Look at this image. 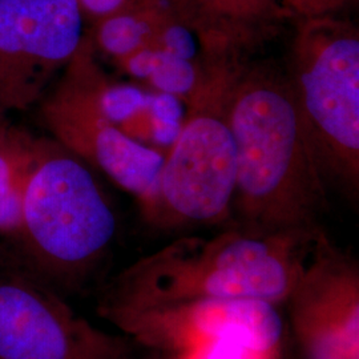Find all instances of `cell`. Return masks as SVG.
I'll list each match as a JSON object with an SVG mask.
<instances>
[{"label": "cell", "mask_w": 359, "mask_h": 359, "mask_svg": "<svg viewBox=\"0 0 359 359\" xmlns=\"http://www.w3.org/2000/svg\"><path fill=\"white\" fill-rule=\"evenodd\" d=\"M3 130H4V129L0 128V136H1V133H3Z\"/></svg>", "instance_id": "obj_20"}, {"label": "cell", "mask_w": 359, "mask_h": 359, "mask_svg": "<svg viewBox=\"0 0 359 359\" xmlns=\"http://www.w3.org/2000/svg\"><path fill=\"white\" fill-rule=\"evenodd\" d=\"M170 13L164 0H130L126 7L93 23V48L114 60L145 47Z\"/></svg>", "instance_id": "obj_13"}, {"label": "cell", "mask_w": 359, "mask_h": 359, "mask_svg": "<svg viewBox=\"0 0 359 359\" xmlns=\"http://www.w3.org/2000/svg\"><path fill=\"white\" fill-rule=\"evenodd\" d=\"M170 15L197 40L198 59L236 65L276 38L289 13L280 0H164Z\"/></svg>", "instance_id": "obj_11"}, {"label": "cell", "mask_w": 359, "mask_h": 359, "mask_svg": "<svg viewBox=\"0 0 359 359\" xmlns=\"http://www.w3.org/2000/svg\"><path fill=\"white\" fill-rule=\"evenodd\" d=\"M304 359H359L357 262L320 231L286 301Z\"/></svg>", "instance_id": "obj_10"}, {"label": "cell", "mask_w": 359, "mask_h": 359, "mask_svg": "<svg viewBox=\"0 0 359 359\" xmlns=\"http://www.w3.org/2000/svg\"><path fill=\"white\" fill-rule=\"evenodd\" d=\"M48 142L3 130L0 136V234L18 237L27 187Z\"/></svg>", "instance_id": "obj_12"}, {"label": "cell", "mask_w": 359, "mask_h": 359, "mask_svg": "<svg viewBox=\"0 0 359 359\" xmlns=\"http://www.w3.org/2000/svg\"><path fill=\"white\" fill-rule=\"evenodd\" d=\"M130 0H77L86 19L93 23L126 7Z\"/></svg>", "instance_id": "obj_19"}, {"label": "cell", "mask_w": 359, "mask_h": 359, "mask_svg": "<svg viewBox=\"0 0 359 359\" xmlns=\"http://www.w3.org/2000/svg\"><path fill=\"white\" fill-rule=\"evenodd\" d=\"M148 44H152L156 48L179 56L181 59L198 60V44L192 31L181 25L172 15L158 27Z\"/></svg>", "instance_id": "obj_16"}, {"label": "cell", "mask_w": 359, "mask_h": 359, "mask_svg": "<svg viewBox=\"0 0 359 359\" xmlns=\"http://www.w3.org/2000/svg\"><path fill=\"white\" fill-rule=\"evenodd\" d=\"M77 0H0V114L41 97L86 40Z\"/></svg>", "instance_id": "obj_9"}, {"label": "cell", "mask_w": 359, "mask_h": 359, "mask_svg": "<svg viewBox=\"0 0 359 359\" xmlns=\"http://www.w3.org/2000/svg\"><path fill=\"white\" fill-rule=\"evenodd\" d=\"M268 355L259 354L241 342L222 338L210 341L201 346L196 347L192 351L180 355L179 359H268Z\"/></svg>", "instance_id": "obj_17"}, {"label": "cell", "mask_w": 359, "mask_h": 359, "mask_svg": "<svg viewBox=\"0 0 359 359\" xmlns=\"http://www.w3.org/2000/svg\"><path fill=\"white\" fill-rule=\"evenodd\" d=\"M117 219L90 168L48 142L27 187L18 234L27 266L55 290H77L115 240Z\"/></svg>", "instance_id": "obj_3"}, {"label": "cell", "mask_w": 359, "mask_h": 359, "mask_svg": "<svg viewBox=\"0 0 359 359\" xmlns=\"http://www.w3.org/2000/svg\"><path fill=\"white\" fill-rule=\"evenodd\" d=\"M0 257H1V255H0Z\"/></svg>", "instance_id": "obj_21"}, {"label": "cell", "mask_w": 359, "mask_h": 359, "mask_svg": "<svg viewBox=\"0 0 359 359\" xmlns=\"http://www.w3.org/2000/svg\"><path fill=\"white\" fill-rule=\"evenodd\" d=\"M136 345L187 354L210 341L231 338L268 355L283 335L277 305L252 298H210L100 316Z\"/></svg>", "instance_id": "obj_8"}, {"label": "cell", "mask_w": 359, "mask_h": 359, "mask_svg": "<svg viewBox=\"0 0 359 359\" xmlns=\"http://www.w3.org/2000/svg\"><path fill=\"white\" fill-rule=\"evenodd\" d=\"M93 51L87 36L65 65V76L56 90L44 100L43 123L57 144L142 203L154 191L168 151L132 140L103 115L88 77Z\"/></svg>", "instance_id": "obj_7"}, {"label": "cell", "mask_w": 359, "mask_h": 359, "mask_svg": "<svg viewBox=\"0 0 359 359\" xmlns=\"http://www.w3.org/2000/svg\"><path fill=\"white\" fill-rule=\"evenodd\" d=\"M286 77L326 184L359 188V31L326 15L295 20Z\"/></svg>", "instance_id": "obj_4"}, {"label": "cell", "mask_w": 359, "mask_h": 359, "mask_svg": "<svg viewBox=\"0 0 359 359\" xmlns=\"http://www.w3.org/2000/svg\"><path fill=\"white\" fill-rule=\"evenodd\" d=\"M320 231L262 236L231 225L213 237H181L105 283L97 313L210 298L283 304L301 278Z\"/></svg>", "instance_id": "obj_2"}, {"label": "cell", "mask_w": 359, "mask_h": 359, "mask_svg": "<svg viewBox=\"0 0 359 359\" xmlns=\"http://www.w3.org/2000/svg\"><path fill=\"white\" fill-rule=\"evenodd\" d=\"M185 107L179 99L152 90V97L139 112L130 116L118 128L142 145L168 151L179 136Z\"/></svg>", "instance_id": "obj_15"}, {"label": "cell", "mask_w": 359, "mask_h": 359, "mask_svg": "<svg viewBox=\"0 0 359 359\" xmlns=\"http://www.w3.org/2000/svg\"><path fill=\"white\" fill-rule=\"evenodd\" d=\"M225 111L237 168L231 225L262 236L321 229L326 181L285 71L268 62L234 65Z\"/></svg>", "instance_id": "obj_1"}, {"label": "cell", "mask_w": 359, "mask_h": 359, "mask_svg": "<svg viewBox=\"0 0 359 359\" xmlns=\"http://www.w3.org/2000/svg\"><path fill=\"white\" fill-rule=\"evenodd\" d=\"M114 62L124 74L142 80L148 90L170 95L184 105L201 83L203 71L198 60L181 59L152 44Z\"/></svg>", "instance_id": "obj_14"}, {"label": "cell", "mask_w": 359, "mask_h": 359, "mask_svg": "<svg viewBox=\"0 0 359 359\" xmlns=\"http://www.w3.org/2000/svg\"><path fill=\"white\" fill-rule=\"evenodd\" d=\"M198 62L201 83L184 105L179 136L168 149L154 191L139 203L144 218L160 229L231 221L237 168L225 96L236 65Z\"/></svg>", "instance_id": "obj_5"}, {"label": "cell", "mask_w": 359, "mask_h": 359, "mask_svg": "<svg viewBox=\"0 0 359 359\" xmlns=\"http://www.w3.org/2000/svg\"><path fill=\"white\" fill-rule=\"evenodd\" d=\"M355 0H280L290 19L301 20L326 15H338Z\"/></svg>", "instance_id": "obj_18"}, {"label": "cell", "mask_w": 359, "mask_h": 359, "mask_svg": "<svg viewBox=\"0 0 359 359\" xmlns=\"http://www.w3.org/2000/svg\"><path fill=\"white\" fill-rule=\"evenodd\" d=\"M135 346L80 317L25 262L0 257V359H135Z\"/></svg>", "instance_id": "obj_6"}]
</instances>
